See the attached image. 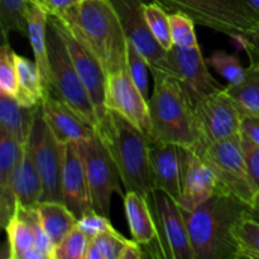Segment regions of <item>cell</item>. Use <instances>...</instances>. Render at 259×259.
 I'll use <instances>...</instances> for the list:
<instances>
[{
    "mask_svg": "<svg viewBox=\"0 0 259 259\" xmlns=\"http://www.w3.org/2000/svg\"><path fill=\"white\" fill-rule=\"evenodd\" d=\"M53 17L93 53L106 75L126 68L128 40L110 0H81Z\"/></svg>",
    "mask_w": 259,
    "mask_h": 259,
    "instance_id": "1",
    "label": "cell"
},
{
    "mask_svg": "<svg viewBox=\"0 0 259 259\" xmlns=\"http://www.w3.org/2000/svg\"><path fill=\"white\" fill-rule=\"evenodd\" d=\"M249 209L222 187L196 209H182L195 259H237L235 229Z\"/></svg>",
    "mask_w": 259,
    "mask_h": 259,
    "instance_id": "2",
    "label": "cell"
},
{
    "mask_svg": "<svg viewBox=\"0 0 259 259\" xmlns=\"http://www.w3.org/2000/svg\"><path fill=\"white\" fill-rule=\"evenodd\" d=\"M96 134L118 168L124 191L148 196L154 189L149 158V139L120 114L106 111Z\"/></svg>",
    "mask_w": 259,
    "mask_h": 259,
    "instance_id": "3",
    "label": "cell"
},
{
    "mask_svg": "<svg viewBox=\"0 0 259 259\" xmlns=\"http://www.w3.org/2000/svg\"><path fill=\"white\" fill-rule=\"evenodd\" d=\"M153 93L149 96V143H176L194 149L196 143L194 104L181 83L169 73L151 70Z\"/></svg>",
    "mask_w": 259,
    "mask_h": 259,
    "instance_id": "4",
    "label": "cell"
},
{
    "mask_svg": "<svg viewBox=\"0 0 259 259\" xmlns=\"http://www.w3.org/2000/svg\"><path fill=\"white\" fill-rule=\"evenodd\" d=\"M47 47L51 71L50 94L67 104L81 118L96 128L99 119L93 101L71 60L57 22L51 14L47 24Z\"/></svg>",
    "mask_w": 259,
    "mask_h": 259,
    "instance_id": "5",
    "label": "cell"
},
{
    "mask_svg": "<svg viewBox=\"0 0 259 259\" xmlns=\"http://www.w3.org/2000/svg\"><path fill=\"white\" fill-rule=\"evenodd\" d=\"M168 13L180 12L196 24L229 37H242L259 25V20L239 0H152Z\"/></svg>",
    "mask_w": 259,
    "mask_h": 259,
    "instance_id": "6",
    "label": "cell"
},
{
    "mask_svg": "<svg viewBox=\"0 0 259 259\" xmlns=\"http://www.w3.org/2000/svg\"><path fill=\"white\" fill-rule=\"evenodd\" d=\"M242 114L225 88L201 99L194 105L195 153L200 154L209 146L240 134Z\"/></svg>",
    "mask_w": 259,
    "mask_h": 259,
    "instance_id": "7",
    "label": "cell"
},
{
    "mask_svg": "<svg viewBox=\"0 0 259 259\" xmlns=\"http://www.w3.org/2000/svg\"><path fill=\"white\" fill-rule=\"evenodd\" d=\"M217 175L220 187L252 206L257 195L239 136L217 142L199 154Z\"/></svg>",
    "mask_w": 259,
    "mask_h": 259,
    "instance_id": "8",
    "label": "cell"
},
{
    "mask_svg": "<svg viewBox=\"0 0 259 259\" xmlns=\"http://www.w3.org/2000/svg\"><path fill=\"white\" fill-rule=\"evenodd\" d=\"M77 147L85 163L93 210L109 218L113 195H125L120 186L121 180L118 168L98 134L90 139L78 142Z\"/></svg>",
    "mask_w": 259,
    "mask_h": 259,
    "instance_id": "9",
    "label": "cell"
},
{
    "mask_svg": "<svg viewBox=\"0 0 259 259\" xmlns=\"http://www.w3.org/2000/svg\"><path fill=\"white\" fill-rule=\"evenodd\" d=\"M148 200L158 230L161 257L195 259L186 220L179 201L162 189L152 190Z\"/></svg>",
    "mask_w": 259,
    "mask_h": 259,
    "instance_id": "10",
    "label": "cell"
},
{
    "mask_svg": "<svg viewBox=\"0 0 259 259\" xmlns=\"http://www.w3.org/2000/svg\"><path fill=\"white\" fill-rule=\"evenodd\" d=\"M29 143L42 181V201L63 202L62 172L66 144L56 138L46 123L40 105L33 124Z\"/></svg>",
    "mask_w": 259,
    "mask_h": 259,
    "instance_id": "11",
    "label": "cell"
},
{
    "mask_svg": "<svg viewBox=\"0 0 259 259\" xmlns=\"http://www.w3.org/2000/svg\"><path fill=\"white\" fill-rule=\"evenodd\" d=\"M207 66L209 65L202 56L200 47L185 50L174 46L167 52V66L164 72L174 76L181 83L195 105L201 99L222 91L225 88L217 78L212 77Z\"/></svg>",
    "mask_w": 259,
    "mask_h": 259,
    "instance_id": "12",
    "label": "cell"
},
{
    "mask_svg": "<svg viewBox=\"0 0 259 259\" xmlns=\"http://www.w3.org/2000/svg\"><path fill=\"white\" fill-rule=\"evenodd\" d=\"M106 110H113L131 121L151 138V116L148 100L132 80L128 68L108 75L106 81Z\"/></svg>",
    "mask_w": 259,
    "mask_h": 259,
    "instance_id": "13",
    "label": "cell"
},
{
    "mask_svg": "<svg viewBox=\"0 0 259 259\" xmlns=\"http://www.w3.org/2000/svg\"><path fill=\"white\" fill-rule=\"evenodd\" d=\"M123 27L126 40L133 45L148 62L151 70L166 71L167 51L154 39L147 25L142 0H110Z\"/></svg>",
    "mask_w": 259,
    "mask_h": 259,
    "instance_id": "14",
    "label": "cell"
},
{
    "mask_svg": "<svg viewBox=\"0 0 259 259\" xmlns=\"http://www.w3.org/2000/svg\"><path fill=\"white\" fill-rule=\"evenodd\" d=\"M56 22H57L61 33H62V37L65 39L66 46H67L71 60L75 65L76 71H77L91 101H93L96 115H98L99 121H100L105 116L106 111H108L105 106L108 75L103 70L99 61L94 57L93 53L82 43L78 42L57 19H56Z\"/></svg>",
    "mask_w": 259,
    "mask_h": 259,
    "instance_id": "15",
    "label": "cell"
},
{
    "mask_svg": "<svg viewBox=\"0 0 259 259\" xmlns=\"http://www.w3.org/2000/svg\"><path fill=\"white\" fill-rule=\"evenodd\" d=\"M149 158L154 189H162L179 200L186 174V147L176 143H151Z\"/></svg>",
    "mask_w": 259,
    "mask_h": 259,
    "instance_id": "16",
    "label": "cell"
},
{
    "mask_svg": "<svg viewBox=\"0 0 259 259\" xmlns=\"http://www.w3.org/2000/svg\"><path fill=\"white\" fill-rule=\"evenodd\" d=\"M62 196L63 204L77 219L93 210L85 163L77 143L66 144L62 172Z\"/></svg>",
    "mask_w": 259,
    "mask_h": 259,
    "instance_id": "17",
    "label": "cell"
},
{
    "mask_svg": "<svg viewBox=\"0 0 259 259\" xmlns=\"http://www.w3.org/2000/svg\"><path fill=\"white\" fill-rule=\"evenodd\" d=\"M40 110L46 123L61 143H78L93 138L96 134L95 126L51 94L40 103Z\"/></svg>",
    "mask_w": 259,
    "mask_h": 259,
    "instance_id": "18",
    "label": "cell"
},
{
    "mask_svg": "<svg viewBox=\"0 0 259 259\" xmlns=\"http://www.w3.org/2000/svg\"><path fill=\"white\" fill-rule=\"evenodd\" d=\"M220 189L219 180L211 167L194 151L187 148V166L180 206L194 210L209 200Z\"/></svg>",
    "mask_w": 259,
    "mask_h": 259,
    "instance_id": "19",
    "label": "cell"
},
{
    "mask_svg": "<svg viewBox=\"0 0 259 259\" xmlns=\"http://www.w3.org/2000/svg\"><path fill=\"white\" fill-rule=\"evenodd\" d=\"M22 147L17 141L0 133V223L3 229L18 209L14 192V171L22 153Z\"/></svg>",
    "mask_w": 259,
    "mask_h": 259,
    "instance_id": "20",
    "label": "cell"
},
{
    "mask_svg": "<svg viewBox=\"0 0 259 259\" xmlns=\"http://www.w3.org/2000/svg\"><path fill=\"white\" fill-rule=\"evenodd\" d=\"M123 200L126 222L134 242L146 247L157 243L158 247V230L148 196L141 192L128 191L123 196Z\"/></svg>",
    "mask_w": 259,
    "mask_h": 259,
    "instance_id": "21",
    "label": "cell"
},
{
    "mask_svg": "<svg viewBox=\"0 0 259 259\" xmlns=\"http://www.w3.org/2000/svg\"><path fill=\"white\" fill-rule=\"evenodd\" d=\"M14 192L18 206L24 209L35 207L42 201V181L29 141L22 147V153L15 166Z\"/></svg>",
    "mask_w": 259,
    "mask_h": 259,
    "instance_id": "22",
    "label": "cell"
},
{
    "mask_svg": "<svg viewBox=\"0 0 259 259\" xmlns=\"http://www.w3.org/2000/svg\"><path fill=\"white\" fill-rule=\"evenodd\" d=\"M39 105H22L15 98L0 94V133L24 146L30 138Z\"/></svg>",
    "mask_w": 259,
    "mask_h": 259,
    "instance_id": "23",
    "label": "cell"
},
{
    "mask_svg": "<svg viewBox=\"0 0 259 259\" xmlns=\"http://www.w3.org/2000/svg\"><path fill=\"white\" fill-rule=\"evenodd\" d=\"M50 13L43 5L33 0L30 3L29 12H28V39L32 46L34 61L42 75L43 83L47 94L51 89V71L50 61H48V47H47V24Z\"/></svg>",
    "mask_w": 259,
    "mask_h": 259,
    "instance_id": "24",
    "label": "cell"
},
{
    "mask_svg": "<svg viewBox=\"0 0 259 259\" xmlns=\"http://www.w3.org/2000/svg\"><path fill=\"white\" fill-rule=\"evenodd\" d=\"M18 91L17 99L22 105L37 106L48 95L43 83L42 75L35 61L15 53Z\"/></svg>",
    "mask_w": 259,
    "mask_h": 259,
    "instance_id": "25",
    "label": "cell"
},
{
    "mask_svg": "<svg viewBox=\"0 0 259 259\" xmlns=\"http://www.w3.org/2000/svg\"><path fill=\"white\" fill-rule=\"evenodd\" d=\"M37 210L43 228L56 247L77 227L78 219L63 202L40 201L37 205Z\"/></svg>",
    "mask_w": 259,
    "mask_h": 259,
    "instance_id": "26",
    "label": "cell"
},
{
    "mask_svg": "<svg viewBox=\"0 0 259 259\" xmlns=\"http://www.w3.org/2000/svg\"><path fill=\"white\" fill-rule=\"evenodd\" d=\"M225 91L242 115L259 116V63H250L242 82L225 86Z\"/></svg>",
    "mask_w": 259,
    "mask_h": 259,
    "instance_id": "27",
    "label": "cell"
},
{
    "mask_svg": "<svg viewBox=\"0 0 259 259\" xmlns=\"http://www.w3.org/2000/svg\"><path fill=\"white\" fill-rule=\"evenodd\" d=\"M8 237V249L10 259H28L35 249L34 233L27 220L18 212L13 215L4 228Z\"/></svg>",
    "mask_w": 259,
    "mask_h": 259,
    "instance_id": "28",
    "label": "cell"
},
{
    "mask_svg": "<svg viewBox=\"0 0 259 259\" xmlns=\"http://www.w3.org/2000/svg\"><path fill=\"white\" fill-rule=\"evenodd\" d=\"M33 0H0V25L3 40H8L10 32L28 34L27 17Z\"/></svg>",
    "mask_w": 259,
    "mask_h": 259,
    "instance_id": "29",
    "label": "cell"
},
{
    "mask_svg": "<svg viewBox=\"0 0 259 259\" xmlns=\"http://www.w3.org/2000/svg\"><path fill=\"white\" fill-rule=\"evenodd\" d=\"M143 14L149 30L153 34L158 45L168 52L174 47L171 37V24H169V13L164 10L157 3L143 4Z\"/></svg>",
    "mask_w": 259,
    "mask_h": 259,
    "instance_id": "30",
    "label": "cell"
},
{
    "mask_svg": "<svg viewBox=\"0 0 259 259\" xmlns=\"http://www.w3.org/2000/svg\"><path fill=\"white\" fill-rule=\"evenodd\" d=\"M238 242L237 259H259V222L247 215L235 229Z\"/></svg>",
    "mask_w": 259,
    "mask_h": 259,
    "instance_id": "31",
    "label": "cell"
},
{
    "mask_svg": "<svg viewBox=\"0 0 259 259\" xmlns=\"http://www.w3.org/2000/svg\"><path fill=\"white\" fill-rule=\"evenodd\" d=\"M206 62L212 70L228 81V85H238L242 82L247 71V68L242 66L237 55H232L223 50L211 53Z\"/></svg>",
    "mask_w": 259,
    "mask_h": 259,
    "instance_id": "32",
    "label": "cell"
},
{
    "mask_svg": "<svg viewBox=\"0 0 259 259\" xmlns=\"http://www.w3.org/2000/svg\"><path fill=\"white\" fill-rule=\"evenodd\" d=\"M169 24H171V37L174 46L185 50L199 47L195 24L196 23L180 12L169 13Z\"/></svg>",
    "mask_w": 259,
    "mask_h": 259,
    "instance_id": "33",
    "label": "cell"
},
{
    "mask_svg": "<svg viewBox=\"0 0 259 259\" xmlns=\"http://www.w3.org/2000/svg\"><path fill=\"white\" fill-rule=\"evenodd\" d=\"M18 91L15 52L8 40H3L0 48V94L15 98Z\"/></svg>",
    "mask_w": 259,
    "mask_h": 259,
    "instance_id": "34",
    "label": "cell"
},
{
    "mask_svg": "<svg viewBox=\"0 0 259 259\" xmlns=\"http://www.w3.org/2000/svg\"><path fill=\"white\" fill-rule=\"evenodd\" d=\"M17 210L27 220L28 224L32 228L33 233H34L35 250L42 255L43 259H55L56 245L51 240V238L48 237L47 232H46L42 223H40L37 206L30 207V209H24V207L18 206Z\"/></svg>",
    "mask_w": 259,
    "mask_h": 259,
    "instance_id": "35",
    "label": "cell"
},
{
    "mask_svg": "<svg viewBox=\"0 0 259 259\" xmlns=\"http://www.w3.org/2000/svg\"><path fill=\"white\" fill-rule=\"evenodd\" d=\"M126 68L131 75L132 80L134 81L137 88L139 89L144 98L149 100V83H148V62L142 56V53L128 42L126 48Z\"/></svg>",
    "mask_w": 259,
    "mask_h": 259,
    "instance_id": "36",
    "label": "cell"
},
{
    "mask_svg": "<svg viewBox=\"0 0 259 259\" xmlns=\"http://www.w3.org/2000/svg\"><path fill=\"white\" fill-rule=\"evenodd\" d=\"M90 239L77 227L56 247L55 259H85Z\"/></svg>",
    "mask_w": 259,
    "mask_h": 259,
    "instance_id": "37",
    "label": "cell"
},
{
    "mask_svg": "<svg viewBox=\"0 0 259 259\" xmlns=\"http://www.w3.org/2000/svg\"><path fill=\"white\" fill-rule=\"evenodd\" d=\"M100 250L103 259H121L126 245L131 242L115 229L106 230L93 239Z\"/></svg>",
    "mask_w": 259,
    "mask_h": 259,
    "instance_id": "38",
    "label": "cell"
},
{
    "mask_svg": "<svg viewBox=\"0 0 259 259\" xmlns=\"http://www.w3.org/2000/svg\"><path fill=\"white\" fill-rule=\"evenodd\" d=\"M77 228L89 239L93 240L101 233L113 229V225L108 217L99 214L95 210H90L77 220Z\"/></svg>",
    "mask_w": 259,
    "mask_h": 259,
    "instance_id": "39",
    "label": "cell"
},
{
    "mask_svg": "<svg viewBox=\"0 0 259 259\" xmlns=\"http://www.w3.org/2000/svg\"><path fill=\"white\" fill-rule=\"evenodd\" d=\"M242 139L243 152H244L245 162H247L248 171H249L250 179H252L253 185H254L257 192L259 191V146L250 142L245 137L240 134Z\"/></svg>",
    "mask_w": 259,
    "mask_h": 259,
    "instance_id": "40",
    "label": "cell"
},
{
    "mask_svg": "<svg viewBox=\"0 0 259 259\" xmlns=\"http://www.w3.org/2000/svg\"><path fill=\"white\" fill-rule=\"evenodd\" d=\"M237 40L247 52L250 63H259V25L237 38Z\"/></svg>",
    "mask_w": 259,
    "mask_h": 259,
    "instance_id": "41",
    "label": "cell"
},
{
    "mask_svg": "<svg viewBox=\"0 0 259 259\" xmlns=\"http://www.w3.org/2000/svg\"><path fill=\"white\" fill-rule=\"evenodd\" d=\"M240 134L259 146V116L242 115Z\"/></svg>",
    "mask_w": 259,
    "mask_h": 259,
    "instance_id": "42",
    "label": "cell"
},
{
    "mask_svg": "<svg viewBox=\"0 0 259 259\" xmlns=\"http://www.w3.org/2000/svg\"><path fill=\"white\" fill-rule=\"evenodd\" d=\"M80 2L81 0H42V5L51 15H58Z\"/></svg>",
    "mask_w": 259,
    "mask_h": 259,
    "instance_id": "43",
    "label": "cell"
},
{
    "mask_svg": "<svg viewBox=\"0 0 259 259\" xmlns=\"http://www.w3.org/2000/svg\"><path fill=\"white\" fill-rule=\"evenodd\" d=\"M141 247L142 245H139L137 242L131 240L126 245L125 250H124L121 259H141L143 257V250Z\"/></svg>",
    "mask_w": 259,
    "mask_h": 259,
    "instance_id": "44",
    "label": "cell"
},
{
    "mask_svg": "<svg viewBox=\"0 0 259 259\" xmlns=\"http://www.w3.org/2000/svg\"><path fill=\"white\" fill-rule=\"evenodd\" d=\"M239 2L259 20V0H239Z\"/></svg>",
    "mask_w": 259,
    "mask_h": 259,
    "instance_id": "45",
    "label": "cell"
},
{
    "mask_svg": "<svg viewBox=\"0 0 259 259\" xmlns=\"http://www.w3.org/2000/svg\"><path fill=\"white\" fill-rule=\"evenodd\" d=\"M85 259H103V255H101L100 250L96 247L95 243L93 240H90L88 247V252H86Z\"/></svg>",
    "mask_w": 259,
    "mask_h": 259,
    "instance_id": "46",
    "label": "cell"
},
{
    "mask_svg": "<svg viewBox=\"0 0 259 259\" xmlns=\"http://www.w3.org/2000/svg\"><path fill=\"white\" fill-rule=\"evenodd\" d=\"M249 215L253 218V219L258 220L259 222V191L257 192V195H255L254 201H253L252 206H250Z\"/></svg>",
    "mask_w": 259,
    "mask_h": 259,
    "instance_id": "47",
    "label": "cell"
}]
</instances>
